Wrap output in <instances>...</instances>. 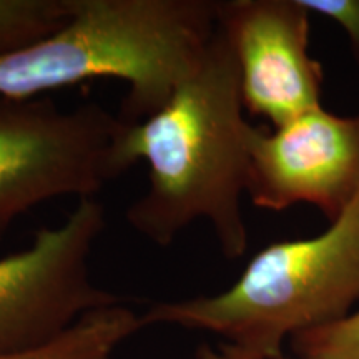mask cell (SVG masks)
Instances as JSON below:
<instances>
[{"instance_id": "6da1fadb", "label": "cell", "mask_w": 359, "mask_h": 359, "mask_svg": "<svg viewBox=\"0 0 359 359\" xmlns=\"http://www.w3.org/2000/svg\"><path fill=\"white\" fill-rule=\"evenodd\" d=\"M243 111L235 57L217 25L198 65L168 102L125 132L130 165H148V188L125 212L138 235L167 248L205 219L224 258L243 257L250 128Z\"/></svg>"}, {"instance_id": "7a4b0ae2", "label": "cell", "mask_w": 359, "mask_h": 359, "mask_svg": "<svg viewBox=\"0 0 359 359\" xmlns=\"http://www.w3.org/2000/svg\"><path fill=\"white\" fill-rule=\"evenodd\" d=\"M215 30L213 0H74L58 29L0 53V97L37 98L118 79L127 83L118 116L142 122L198 65Z\"/></svg>"}, {"instance_id": "3957f363", "label": "cell", "mask_w": 359, "mask_h": 359, "mask_svg": "<svg viewBox=\"0 0 359 359\" xmlns=\"http://www.w3.org/2000/svg\"><path fill=\"white\" fill-rule=\"evenodd\" d=\"M358 302L359 190L326 231L264 246L230 288L154 303L142 325L210 333L251 356L278 359L286 341L343 320Z\"/></svg>"}, {"instance_id": "277c9868", "label": "cell", "mask_w": 359, "mask_h": 359, "mask_svg": "<svg viewBox=\"0 0 359 359\" xmlns=\"http://www.w3.org/2000/svg\"><path fill=\"white\" fill-rule=\"evenodd\" d=\"M127 127L98 102L60 109L45 97H0V236L43 201L95 198L128 172Z\"/></svg>"}, {"instance_id": "5b68a950", "label": "cell", "mask_w": 359, "mask_h": 359, "mask_svg": "<svg viewBox=\"0 0 359 359\" xmlns=\"http://www.w3.org/2000/svg\"><path fill=\"white\" fill-rule=\"evenodd\" d=\"M105 226V206L79 200L64 223L42 228L29 248L0 258V354L42 346L85 313L123 302L98 288L90 273Z\"/></svg>"}, {"instance_id": "8992f818", "label": "cell", "mask_w": 359, "mask_h": 359, "mask_svg": "<svg viewBox=\"0 0 359 359\" xmlns=\"http://www.w3.org/2000/svg\"><path fill=\"white\" fill-rule=\"evenodd\" d=\"M246 195L257 208L285 212L304 203L331 223L359 190V115L318 107L266 132L250 125Z\"/></svg>"}, {"instance_id": "52a82bcc", "label": "cell", "mask_w": 359, "mask_h": 359, "mask_svg": "<svg viewBox=\"0 0 359 359\" xmlns=\"http://www.w3.org/2000/svg\"><path fill=\"white\" fill-rule=\"evenodd\" d=\"M309 19L302 0L217 2L245 110L275 128L323 107V67L309 55Z\"/></svg>"}, {"instance_id": "ba28073f", "label": "cell", "mask_w": 359, "mask_h": 359, "mask_svg": "<svg viewBox=\"0 0 359 359\" xmlns=\"http://www.w3.org/2000/svg\"><path fill=\"white\" fill-rule=\"evenodd\" d=\"M143 330L142 314L123 302L85 313L69 330L29 351L0 354V359H115L127 341Z\"/></svg>"}, {"instance_id": "9c48e42d", "label": "cell", "mask_w": 359, "mask_h": 359, "mask_svg": "<svg viewBox=\"0 0 359 359\" xmlns=\"http://www.w3.org/2000/svg\"><path fill=\"white\" fill-rule=\"evenodd\" d=\"M74 0H0V53L32 43L69 19Z\"/></svg>"}, {"instance_id": "30bf717a", "label": "cell", "mask_w": 359, "mask_h": 359, "mask_svg": "<svg viewBox=\"0 0 359 359\" xmlns=\"http://www.w3.org/2000/svg\"><path fill=\"white\" fill-rule=\"evenodd\" d=\"M298 358L359 359V309L346 318L291 338Z\"/></svg>"}, {"instance_id": "8fae6325", "label": "cell", "mask_w": 359, "mask_h": 359, "mask_svg": "<svg viewBox=\"0 0 359 359\" xmlns=\"http://www.w3.org/2000/svg\"><path fill=\"white\" fill-rule=\"evenodd\" d=\"M309 12L334 22L349 40L353 58L359 69V0H302Z\"/></svg>"}, {"instance_id": "7c38bea8", "label": "cell", "mask_w": 359, "mask_h": 359, "mask_svg": "<svg viewBox=\"0 0 359 359\" xmlns=\"http://www.w3.org/2000/svg\"><path fill=\"white\" fill-rule=\"evenodd\" d=\"M195 359H264V358H257L251 356V354H246L240 349L230 346V344H224L219 341L218 344H201V346L196 349ZM278 359H306V358H278Z\"/></svg>"}]
</instances>
